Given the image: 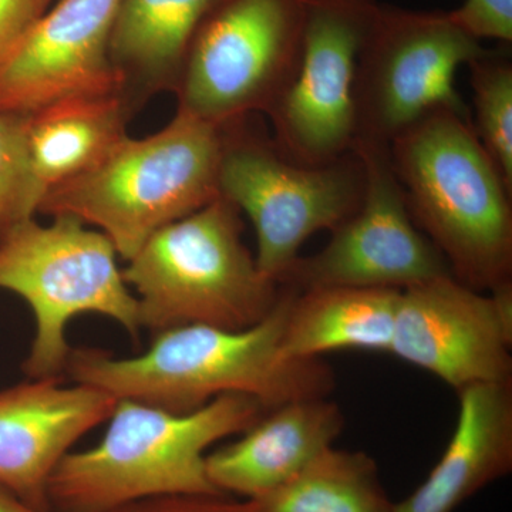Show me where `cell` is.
<instances>
[{
	"instance_id": "1",
	"label": "cell",
	"mask_w": 512,
	"mask_h": 512,
	"mask_svg": "<svg viewBox=\"0 0 512 512\" xmlns=\"http://www.w3.org/2000/svg\"><path fill=\"white\" fill-rule=\"evenodd\" d=\"M292 288L282 286L275 308L251 328L184 325L158 332L140 355L117 357L73 349L64 375L116 400H134L173 413L201 409L224 394H244L266 410L295 400L329 397L336 375L322 359L282 353Z\"/></svg>"
},
{
	"instance_id": "2",
	"label": "cell",
	"mask_w": 512,
	"mask_h": 512,
	"mask_svg": "<svg viewBox=\"0 0 512 512\" xmlns=\"http://www.w3.org/2000/svg\"><path fill=\"white\" fill-rule=\"evenodd\" d=\"M413 221L451 275L478 292L512 288V190L470 114L439 109L389 144Z\"/></svg>"
},
{
	"instance_id": "3",
	"label": "cell",
	"mask_w": 512,
	"mask_h": 512,
	"mask_svg": "<svg viewBox=\"0 0 512 512\" xmlns=\"http://www.w3.org/2000/svg\"><path fill=\"white\" fill-rule=\"evenodd\" d=\"M265 412L244 394H224L190 413L117 400L99 443L60 461L47 488L50 507L110 512L164 495H225L208 477V448L244 433Z\"/></svg>"
},
{
	"instance_id": "4",
	"label": "cell",
	"mask_w": 512,
	"mask_h": 512,
	"mask_svg": "<svg viewBox=\"0 0 512 512\" xmlns=\"http://www.w3.org/2000/svg\"><path fill=\"white\" fill-rule=\"evenodd\" d=\"M221 128L178 111L151 136L124 138L89 173L46 192L37 214L72 215L128 261L161 228L220 198Z\"/></svg>"
},
{
	"instance_id": "5",
	"label": "cell",
	"mask_w": 512,
	"mask_h": 512,
	"mask_svg": "<svg viewBox=\"0 0 512 512\" xmlns=\"http://www.w3.org/2000/svg\"><path fill=\"white\" fill-rule=\"evenodd\" d=\"M241 212L218 198L151 235L123 269L141 329L184 325L241 330L269 315L282 286L266 278L242 239Z\"/></svg>"
},
{
	"instance_id": "6",
	"label": "cell",
	"mask_w": 512,
	"mask_h": 512,
	"mask_svg": "<svg viewBox=\"0 0 512 512\" xmlns=\"http://www.w3.org/2000/svg\"><path fill=\"white\" fill-rule=\"evenodd\" d=\"M117 258L103 232L72 215H56L47 225L30 218L0 241V289L22 298L35 318L22 365L29 379L63 377L73 350L67 325L83 313L106 316L138 339L137 298Z\"/></svg>"
},
{
	"instance_id": "7",
	"label": "cell",
	"mask_w": 512,
	"mask_h": 512,
	"mask_svg": "<svg viewBox=\"0 0 512 512\" xmlns=\"http://www.w3.org/2000/svg\"><path fill=\"white\" fill-rule=\"evenodd\" d=\"M248 119L221 128L220 197L255 229L259 271L281 285L313 234L338 228L360 207L365 170L355 151L328 164L298 163Z\"/></svg>"
},
{
	"instance_id": "8",
	"label": "cell",
	"mask_w": 512,
	"mask_h": 512,
	"mask_svg": "<svg viewBox=\"0 0 512 512\" xmlns=\"http://www.w3.org/2000/svg\"><path fill=\"white\" fill-rule=\"evenodd\" d=\"M308 0H222L185 56L178 111L222 128L268 116L301 62Z\"/></svg>"
},
{
	"instance_id": "9",
	"label": "cell",
	"mask_w": 512,
	"mask_h": 512,
	"mask_svg": "<svg viewBox=\"0 0 512 512\" xmlns=\"http://www.w3.org/2000/svg\"><path fill=\"white\" fill-rule=\"evenodd\" d=\"M485 52L448 12L380 3L357 66L355 141L389 146L433 111L468 113L454 80Z\"/></svg>"
},
{
	"instance_id": "10",
	"label": "cell",
	"mask_w": 512,
	"mask_h": 512,
	"mask_svg": "<svg viewBox=\"0 0 512 512\" xmlns=\"http://www.w3.org/2000/svg\"><path fill=\"white\" fill-rule=\"evenodd\" d=\"M353 151L365 170L360 207L333 229L319 252L299 256L281 286L403 291L451 275L446 259L413 221L389 146L356 140Z\"/></svg>"
},
{
	"instance_id": "11",
	"label": "cell",
	"mask_w": 512,
	"mask_h": 512,
	"mask_svg": "<svg viewBox=\"0 0 512 512\" xmlns=\"http://www.w3.org/2000/svg\"><path fill=\"white\" fill-rule=\"evenodd\" d=\"M379 0H308L298 72L268 114L274 143L298 163L320 165L353 150L360 53Z\"/></svg>"
},
{
	"instance_id": "12",
	"label": "cell",
	"mask_w": 512,
	"mask_h": 512,
	"mask_svg": "<svg viewBox=\"0 0 512 512\" xmlns=\"http://www.w3.org/2000/svg\"><path fill=\"white\" fill-rule=\"evenodd\" d=\"M512 288L478 292L444 275L403 289L390 355L456 392L512 382Z\"/></svg>"
},
{
	"instance_id": "13",
	"label": "cell",
	"mask_w": 512,
	"mask_h": 512,
	"mask_svg": "<svg viewBox=\"0 0 512 512\" xmlns=\"http://www.w3.org/2000/svg\"><path fill=\"white\" fill-rule=\"evenodd\" d=\"M121 0H59L0 56V113L29 116L86 94L119 93L109 47Z\"/></svg>"
},
{
	"instance_id": "14",
	"label": "cell",
	"mask_w": 512,
	"mask_h": 512,
	"mask_svg": "<svg viewBox=\"0 0 512 512\" xmlns=\"http://www.w3.org/2000/svg\"><path fill=\"white\" fill-rule=\"evenodd\" d=\"M117 400L87 384L42 377L0 390V485L39 510L53 511L49 481L60 461L106 423Z\"/></svg>"
},
{
	"instance_id": "15",
	"label": "cell",
	"mask_w": 512,
	"mask_h": 512,
	"mask_svg": "<svg viewBox=\"0 0 512 512\" xmlns=\"http://www.w3.org/2000/svg\"><path fill=\"white\" fill-rule=\"evenodd\" d=\"M345 427L328 397L295 400L265 412L241 439L207 454V473L220 493L259 500L291 481Z\"/></svg>"
},
{
	"instance_id": "16",
	"label": "cell",
	"mask_w": 512,
	"mask_h": 512,
	"mask_svg": "<svg viewBox=\"0 0 512 512\" xmlns=\"http://www.w3.org/2000/svg\"><path fill=\"white\" fill-rule=\"evenodd\" d=\"M456 429L429 476L393 512H454L512 471V382L458 390Z\"/></svg>"
},
{
	"instance_id": "17",
	"label": "cell",
	"mask_w": 512,
	"mask_h": 512,
	"mask_svg": "<svg viewBox=\"0 0 512 512\" xmlns=\"http://www.w3.org/2000/svg\"><path fill=\"white\" fill-rule=\"evenodd\" d=\"M221 2L121 0L109 55L134 114L158 94L175 93L192 39Z\"/></svg>"
},
{
	"instance_id": "18",
	"label": "cell",
	"mask_w": 512,
	"mask_h": 512,
	"mask_svg": "<svg viewBox=\"0 0 512 512\" xmlns=\"http://www.w3.org/2000/svg\"><path fill=\"white\" fill-rule=\"evenodd\" d=\"M133 116L120 93L67 97L26 116L30 163L43 194L97 167L128 137Z\"/></svg>"
},
{
	"instance_id": "19",
	"label": "cell",
	"mask_w": 512,
	"mask_h": 512,
	"mask_svg": "<svg viewBox=\"0 0 512 512\" xmlns=\"http://www.w3.org/2000/svg\"><path fill=\"white\" fill-rule=\"evenodd\" d=\"M399 289L292 288L282 353L316 359L336 350L390 353Z\"/></svg>"
},
{
	"instance_id": "20",
	"label": "cell",
	"mask_w": 512,
	"mask_h": 512,
	"mask_svg": "<svg viewBox=\"0 0 512 512\" xmlns=\"http://www.w3.org/2000/svg\"><path fill=\"white\" fill-rule=\"evenodd\" d=\"M261 512H393L375 458L326 448L291 481L255 500Z\"/></svg>"
},
{
	"instance_id": "21",
	"label": "cell",
	"mask_w": 512,
	"mask_h": 512,
	"mask_svg": "<svg viewBox=\"0 0 512 512\" xmlns=\"http://www.w3.org/2000/svg\"><path fill=\"white\" fill-rule=\"evenodd\" d=\"M473 89V128L512 190V63L488 50L467 64Z\"/></svg>"
},
{
	"instance_id": "22",
	"label": "cell",
	"mask_w": 512,
	"mask_h": 512,
	"mask_svg": "<svg viewBox=\"0 0 512 512\" xmlns=\"http://www.w3.org/2000/svg\"><path fill=\"white\" fill-rule=\"evenodd\" d=\"M43 197L30 163L26 116L0 113V241L36 217Z\"/></svg>"
},
{
	"instance_id": "23",
	"label": "cell",
	"mask_w": 512,
	"mask_h": 512,
	"mask_svg": "<svg viewBox=\"0 0 512 512\" xmlns=\"http://www.w3.org/2000/svg\"><path fill=\"white\" fill-rule=\"evenodd\" d=\"M451 20L477 40L512 42V0H464L448 12Z\"/></svg>"
},
{
	"instance_id": "24",
	"label": "cell",
	"mask_w": 512,
	"mask_h": 512,
	"mask_svg": "<svg viewBox=\"0 0 512 512\" xmlns=\"http://www.w3.org/2000/svg\"><path fill=\"white\" fill-rule=\"evenodd\" d=\"M110 512H261V508L255 500H234L231 495H164Z\"/></svg>"
},
{
	"instance_id": "25",
	"label": "cell",
	"mask_w": 512,
	"mask_h": 512,
	"mask_svg": "<svg viewBox=\"0 0 512 512\" xmlns=\"http://www.w3.org/2000/svg\"><path fill=\"white\" fill-rule=\"evenodd\" d=\"M45 12L42 0H0V56Z\"/></svg>"
},
{
	"instance_id": "26",
	"label": "cell",
	"mask_w": 512,
	"mask_h": 512,
	"mask_svg": "<svg viewBox=\"0 0 512 512\" xmlns=\"http://www.w3.org/2000/svg\"><path fill=\"white\" fill-rule=\"evenodd\" d=\"M0 512H56L39 510V508L32 507L26 504L25 501L20 500L15 494L10 493L5 487L0 485Z\"/></svg>"
},
{
	"instance_id": "27",
	"label": "cell",
	"mask_w": 512,
	"mask_h": 512,
	"mask_svg": "<svg viewBox=\"0 0 512 512\" xmlns=\"http://www.w3.org/2000/svg\"><path fill=\"white\" fill-rule=\"evenodd\" d=\"M50 2H52V0H42V5L45 6V9H47V6H49Z\"/></svg>"
}]
</instances>
